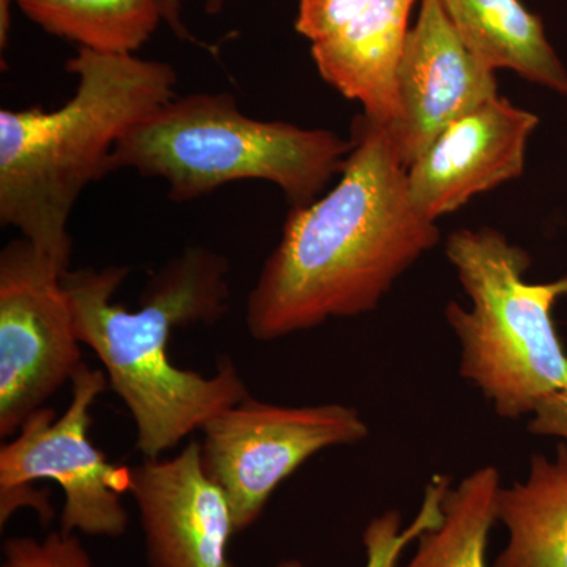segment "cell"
Masks as SVG:
<instances>
[{"label":"cell","mask_w":567,"mask_h":567,"mask_svg":"<svg viewBox=\"0 0 567 567\" xmlns=\"http://www.w3.org/2000/svg\"><path fill=\"white\" fill-rule=\"evenodd\" d=\"M74 95L55 111H0V223L69 268L70 216L81 193L110 174L117 142L175 99L169 63L80 48L66 62Z\"/></svg>","instance_id":"3957f363"},{"label":"cell","mask_w":567,"mask_h":567,"mask_svg":"<svg viewBox=\"0 0 567 567\" xmlns=\"http://www.w3.org/2000/svg\"><path fill=\"white\" fill-rule=\"evenodd\" d=\"M0 567H93L74 533H50L43 539L10 537L3 543Z\"/></svg>","instance_id":"ac0fdd59"},{"label":"cell","mask_w":567,"mask_h":567,"mask_svg":"<svg viewBox=\"0 0 567 567\" xmlns=\"http://www.w3.org/2000/svg\"><path fill=\"white\" fill-rule=\"evenodd\" d=\"M44 32L102 54H134L163 20L158 0H14Z\"/></svg>","instance_id":"9a60e30c"},{"label":"cell","mask_w":567,"mask_h":567,"mask_svg":"<svg viewBox=\"0 0 567 567\" xmlns=\"http://www.w3.org/2000/svg\"><path fill=\"white\" fill-rule=\"evenodd\" d=\"M200 431L205 473L229 499L237 533L259 520L276 488L309 458L369 436L353 406L276 405L251 394L216 413Z\"/></svg>","instance_id":"52a82bcc"},{"label":"cell","mask_w":567,"mask_h":567,"mask_svg":"<svg viewBox=\"0 0 567 567\" xmlns=\"http://www.w3.org/2000/svg\"><path fill=\"white\" fill-rule=\"evenodd\" d=\"M70 383L69 406L58 420L54 410L41 406L0 447V520L6 524L24 506L48 520L50 502L31 486L54 481L65 498L63 533L122 536L128 527L122 495L130 492V468L112 464L89 439L91 409L110 385L107 377L103 369L82 363Z\"/></svg>","instance_id":"8992f818"},{"label":"cell","mask_w":567,"mask_h":567,"mask_svg":"<svg viewBox=\"0 0 567 567\" xmlns=\"http://www.w3.org/2000/svg\"><path fill=\"white\" fill-rule=\"evenodd\" d=\"M352 141L341 181L315 203L292 207L248 295L245 322L256 341L375 311L439 245V226L410 200L409 169L386 126L360 115Z\"/></svg>","instance_id":"6da1fadb"},{"label":"cell","mask_w":567,"mask_h":567,"mask_svg":"<svg viewBox=\"0 0 567 567\" xmlns=\"http://www.w3.org/2000/svg\"><path fill=\"white\" fill-rule=\"evenodd\" d=\"M537 125V115L505 96L470 111L406 171L413 207L436 223L477 194L516 181L524 174L529 136Z\"/></svg>","instance_id":"8fae6325"},{"label":"cell","mask_w":567,"mask_h":567,"mask_svg":"<svg viewBox=\"0 0 567 567\" xmlns=\"http://www.w3.org/2000/svg\"><path fill=\"white\" fill-rule=\"evenodd\" d=\"M415 0H372L341 31L311 44L317 70L331 87L363 106L372 122L393 126L402 115L398 73Z\"/></svg>","instance_id":"7c38bea8"},{"label":"cell","mask_w":567,"mask_h":567,"mask_svg":"<svg viewBox=\"0 0 567 567\" xmlns=\"http://www.w3.org/2000/svg\"><path fill=\"white\" fill-rule=\"evenodd\" d=\"M353 141L330 130L248 117L229 93L171 100L136 123L115 145L110 174L133 169L162 178L174 203L207 196L227 183H274L305 207L344 171Z\"/></svg>","instance_id":"277c9868"},{"label":"cell","mask_w":567,"mask_h":567,"mask_svg":"<svg viewBox=\"0 0 567 567\" xmlns=\"http://www.w3.org/2000/svg\"><path fill=\"white\" fill-rule=\"evenodd\" d=\"M159 9H162L163 20L173 29L175 35L182 40L192 41V43H197V40L194 39L192 33L188 32V29L183 24L181 17L182 9V0H158ZM219 6H221V0H208V10H218Z\"/></svg>","instance_id":"44dd1931"},{"label":"cell","mask_w":567,"mask_h":567,"mask_svg":"<svg viewBox=\"0 0 567 567\" xmlns=\"http://www.w3.org/2000/svg\"><path fill=\"white\" fill-rule=\"evenodd\" d=\"M461 39L495 71L550 89L567 99V69L547 40L543 21L520 0H440Z\"/></svg>","instance_id":"4fadbf2b"},{"label":"cell","mask_w":567,"mask_h":567,"mask_svg":"<svg viewBox=\"0 0 567 567\" xmlns=\"http://www.w3.org/2000/svg\"><path fill=\"white\" fill-rule=\"evenodd\" d=\"M450 487V477L442 475L432 477L431 483L425 487L420 511L410 525H404L401 513L394 509L371 518L363 532L364 567H399L406 547L442 520L443 498ZM276 567H303V565L297 559H286Z\"/></svg>","instance_id":"e0dca14e"},{"label":"cell","mask_w":567,"mask_h":567,"mask_svg":"<svg viewBox=\"0 0 567 567\" xmlns=\"http://www.w3.org/2000/svg\"><path fill=\"white\" fill-rule=\"evenodd\" d=\"M130 477L151 567H234L227 555L237 533L233 509L205 473L200 442L174 457H144Z\"/></svg>","instance_id":"30bf717a"},{"label":"cell","mask_w":567,"mask_h":567,"mask_svg":"<svg viewBox=\"0 0 567 567\" xmlns=\"http://www.w3.org/2000/svg\"><path fill=\"white\" fill-rule=\"evenodd\" d=\"M496 517L506 546L492 567H567V445L535 454L527 480L502 487Z\"/></svg>","instance_id":"5bb4252c"},{"label":"cell","mask_w":567,"mask_h":567,"mask_svg":"<svg viewBox=\"0 0 567 567\" xmlns=\"http://www.w3.org/2000/svg\"><path fill=\"white\" fill-rule=\"evenodd\" d=\"M402 115L386 126L406 169L447 126L498 96L495 70L461 39L440 0H421L398 73Z\"/></svg>","instance_id":"9c48e42d"},{"label":"cell","mask_w":567,"mask_h":567,"mask_svg":"<svg viewBox=\"0 0 567 567\" xmlns=\"http://www.w3.org/2000/svg\"><path fill=\"white\" fill-rule=\"evenodd\" d=\"M445 252L472 303L450 301L445 309L461 349L458 374L503 420L532 416L567 390V352L554 320L567 276L528 282L532 257L492 227L456 230Z\"/></svg>","instance_id":"5b68a950"},{"label":"cell","mask_w":567,"mask_h":567,"mask_svg":"<svg viewBox=\"0 0 567 567\" xmlns=\"http://www.w3.org/2000/svg\"><path fill=\"white\" fill-rule=\"evenodd\" d=\"M126 275L128 268L115 265L84 268L66 271L62 282L78 339L96 354L133 417L137 450L158 458L249 395L230 358H219L215 374L205 377L178 368L167 353L177 328L226 315L229 262L210 249H185L153 276L136 311L112 300Z\"/></svg>","instance_id":"7a4b0ae2"},{"label":"cell","mask_w":567,"mask_h":567,"mask_svg":"<svg viewBox=\"0 0 567 567\" xmlns=\"http://www.w3.org/2000/svg\"><path fill=\"white\" fill-rule=\"evenodd\" d=\"M502 487L498 468L484 465L447 488L442 520L417 537L415 554L404 567H487Z\"/></svg>","instance_id":"2e32d148"},{"label":"cell","mask_w":567,"mask_h":567,"mask_svg":"<svg viewBox=\"0 0 567 567\" xmlns=\"http://www.w3.org/2000/svg\"><path fill=\"white\" fill-rule=\"evenodd\" d=\"M69 268L18 238L0 252V436L11 439L82 364Z\"/></svg>","instance_id":"ba28073f"},{"label":"cell","mask_w":567,"mask_h":567,"mask_svg":"<svg viewBox=\"0 0 567 567\" xmlns=\"http://www.w3.org/2000/svg\"><path fill=\"white\" fill-rule=\"evenodd\" d=\"M528 431L561 440L567 445V390L551 394L529 416Z\"/></svg>","instance_id":"ffe728a7"},{"label":"cell","mask_w":567,"mask_h":567,"mask_svg":"<svg viewBox=\"0 0 567 567\" xmlns=\"http://www.w3.org/2000/svg\"><path fill=\"white\" fill-rule=\"evenodd\" d=\"M372 0H300L295 29L312 43L341 31Z\"/></svg>","instance_id":"d6986e66"}]
</instances>
